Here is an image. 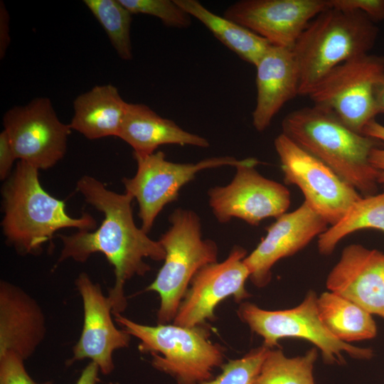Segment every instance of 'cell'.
Listing matches in <instances>:
<instances>
[{
	"label": "cell",
	"mask_w": 384,
	"mask_h": 384,
	"mask_svg": "<svg viewBox=\"0 0 384 384\" xmlns=\"http://www.w3.org/2000/svg\"><path fill=\"white\" fill-rule=\"evenodd\" d=\"M76 188L87 203L103 213L104 218L94 230L58 235L63 243L58 262L71 258L85 262L92 254H103L113 266L115 275L114 284L107 295L112 314H121L127 306L126 282L134 276H143L151 270L144 261L146 258L164 260L165 250L159 240L151 239L136 225L132 208L134 198L130 195L110 191L90 176L81 177Z\"/></svg>",
	"instance_id": "cell-1"
},
{
	"label": "cell",
	"mask_w": 384,
	"mask_h": 384,
	"mask_svg": "<svg viewBox=\"0 0 384 384\" xmlns=\"http://www.w3.org/2000/svg\"><path fill=\"white\" fill-rule=\"evenodd\" d=\"M284 134L319 159L363 196L376 194V171L370 163L371 151L381 144L356 132L331 111L304 107L282 122Z\"/></svg>",
	"instance_id": "cell-2"
},
{
	"label": "cell",
	"mask_w": 384,
	"mask_h": 384,
	"mask_svg": "<svg viewBox=\"0 0 384 384\" xmlns=\"http://www.w3.org/2000/svg\"><path fill=\"white\" fill-rule=\"evenodd\" d=\"M4 216L1 227L7 242L24 254H36L50 242L55 233L73 228L95 230L97 221L89 213L73 218L65 203L41 186L38 170L19 161L1 190Z\"/></svg>",
	"instance_id": "cell-3"
},
{
	"label": "cell",
	"mask_w": 384,
	"mask_h": 384,
	"mask_svg": "<svg viewBox=\"0 0 384 384\" xmlns=\"http://www.w3.org/2000/svg\"><path fill=\"white\" fill-rule=\"evenodd\" d=\"M378 28L366 15L328 8L301 34L292 51L299 74V95L308 96L336 66L369 53Z\"/></svg>",
	"instance_id": "cell-4"
},
{
	"label": "cell",
	"mask_w": 384,
	"mask_h": 384,
	"mask_svg": "<svg viewBox=\"0 0 384 384\" xmlns=\"http://www.w3.org/2000/svg\"><path fill=\"white\" fill-rule=\"evenodd\" d=\"M115 321L140 341L139 350L149 353L152 366L172 376L178 384H202L213 378V371L223 363L224 349L209 340L204 325L186 327L158 324L148 326L121 314Z\"/></svg>",
	"instance_id": "cell-5"
},
{
	"label": "cell",
	"mask_w": 384,
	"mask_h": 384,
	"mask_svg": "<svg viewBox=\"0 0 384 384\" xmlns=\"http://www.w3.org/2000/svg\"><path fill=\"white\" fill-rule=\"evenodd\" d=\"M171 226L159 242L165 250L164 264L147 291L158 293V324L174 321L196 273L217 262L218 246L202 238L201 219L188 209L178 208L169 217Z\"/></svg>",
	"instance_id": "cell-6"
},
{
	"label": "cell",
	"mask_w": 384,
	"mask_h": 384,
	"mask_svg": "<svg viewBox=\"0 0 384 384\" xmlns=\"http://www.w3.org/2000/svg\"><path fill=\"white\" fill-rule=\"evenodd\" d=\"M317 297L310 290L301 304L284 310L270 311L250 303H242L238 314L242 321L264 341L269 348L279 346L284 338H297L308 341L318 348L327 364L342 365L343 353L356 359H370V348L356 347L334 337L322 323L317 309Z\"/></svg>",
	"instance_id": "cell-7"
},
{
	"label": "cell",
	"mask_w": 384,
	"mask_h": 384,
	"mask_svg": "<svg viewBox=\"0 0 384 384\" xmlns=\"http://www.w3.org/2000/svg\"><path fill=\"white\" fill-rule=\"evenodd\" d=\"M383 73L384 57L368 53L334 68L308 96L314 105L331 111L348 127L362 134L379 114L375 87Z\"/></svg>",
	"instance_id": "cell-8"
},
{
	"label": "cell",
	"mask_w": 384,
	"mask_h": 384,
	"mask_svg": "<svg viewBox=\"0 0 384 384\" xmlns=\"http://www.w3.org/2000/svg\"><path fill=\"white\" fill-rule=\"evenodd\" d=\"M284 181L295 185L304 201L330 225L362 196L327 165L281 133L274 141Z\"/></svg>",
	"instance_id": "cell-9"
},
{
	"label": "cell",
	"mask_w": 384,
	"mask_h": 384,
	"mask_svg": "<svg viewBox=\"0 0 384 384\" xmlns=\"http://www.w3.org/2000/svg\"><path fill=\"white\" fill-rule=\"evenodd\" d=\"M137 169L132 178H124L125 193L136 199L141 228L148 233L156 218L169 203L177 200L181 188L193 181L199 171L223 166H236L241 160L233 156H216L196 163H176L166 160L163 151L150 154L133 152Z\"/></svg>",
	"instance_id": "cell-10"
},
{
	"label": "cell",
	"mask_w": 384,
	"mask_h": 384,
	"mask_svg": "<svg viewBox=\"0 0 384 384\" xmlns=\"http://www.w3.org/2000/svg\"><path fill=\"white\" fill-rule=\"evenodd\" d=\"M259 164L253 157L242 159L230 183L209 189L208 203L218 222L237 218L257 226L265 218L287 213L291 204L289 189L261 175L255 169Z\"/></svg>",
	"instance_id": "cell-11"
},
{
	"label": "cell",
	"mask_w": 384,
	"mask_h": 384,
	"mask_svg": "<svg viewBox=\"0 0 384 384\" xmlns=\"http://www.w3.org/2000/svg\"><path fill=\"white\" fill-rule=\"evenodd\" d=\"M3 126L16 159L38 170L48 169L64 157L72 131L48 97L11 107L4 114Z\"/></svg>",
	"instance_id": "cell-12"
},
{
	"label": "cell",
	"mask_w": 384,
	"mask_h": 384,
	"mask_svg": "<svg viewBox=\"0 0 384 384\" xmlns=\"http://www.w3.org/2000/svg\"><path fill=\"white\" fill-rule=\"evenodd\" d=\"M247 251L240 246L232 248L220 262L208 264L193 277L174 319V324L193 327L215 319V309L220 302L233 296L240 302L250 297L245 282L250 272L244 262Z\"/></svg>",
	"instance_id": "cell-13"
},
{
	"label": "cell",
	"mask_w": 384,
	"mask_h": 384,
	"mask_svg": "<svg viewBox=\"0 0 384 384\" xmlns=\"http://www.w3.org/2000/svg\"><path fill=\"white\" fill-rule=\"evenodd\" d=\"M328 8V0H242L228 6L223 16L271 45L292 49L309 23Z\"/></svg>",
	"instance_id": "cell-14"
},
{
	"label": "cell",
	"mask_w": 384,
	"mask_h": 384,
	"mask_svg": "<svg viewBox=\"0 0 384 384\" xmlns=\"http://www.w3.org/2000/svg\"><path fill=\"white\" fill-rule=\"evenodd\" d=\"M75 286L82 301L83 325L73 349V361L90 359L97 365L101 373L110 375L114 368V351L128 347L131 336L115 326L111 302L99 284L94 283L87 273L81 272Z\"/></svg>",
	"instance_id": "cell-15"
},
{
	"label": "cell",
	"mask_w": 384,
	"mask_h": 384,
	"mask_svg": "<svg viewBox=\"0 0 384 384\" xmlns=\"http://www.w3.org/2000/svg\"><path fill=\"white\" fill-rule=\"evenodd\" d=\"M329 223L305 201L296 210L276 218L256 248L244 259L252 282L258 287L271 280L272 268L325 232Z\"/></svg>",
	"instance_id": "cell-16"
},
{
	"label": "cell",
	"mask_w": 384,
	"mask_h": 384,
	"mask_svg": "<svg viewBox=\"0 0 384 384\" xmlns=\"http://www.w3.org/2000/svg\"><path fill=\"white\" fill-rule=\"evenodd\" d=\"M326 284L329 291L384 319V252L359 244L346 246Z\"/></svg>",
	"instance_id": "cell-17"
},
{
	"label": "cell",
	"mask_w": 384,
	"mask_h": 384,
	"mask_svg": "<svg viewBox=\"0 0 384 384\" xmlns=\"http://www.w3.org/2000/svg\"><path fill=\"white\" fill-rule=\"evenodd\" d=\"M255 67L257 97L252 125L263 132L282 107L299 95V74L292 49L273 45Z\"/></svg>",
	"instance_id": "cell-18"
},
{
	"label": "cell",
	"mask_w": 384,
	"mask_h": 384,
	"mask_svg": "<svg viewBox=\"0 0 384 384\" xmlns=\"http://www.w3.org/2000/svg\"><path fill=\"white\" fill-rule=\"evenodd\" d=\"M46 333V319L38 303L21 287L1 280L0 354L13 352L25 361Z\"/></svg>",
	"instance_id": "cell-19"
},
{
	"label": "cell",
	"mask_w": 384,
	"mask_h": 384,
	"mask_svg": "<svg viewBox=\"0 0 384 384\" xmlns=\"http://www.w3.org/2000/svg\"><path fill=\"white\" fill-rule=\"evenodd\" d=\"M117 137L129 144L133 152L141 154H152L165 144L210 146L206 138L183 129L143 104L127 103Z\"/></svg>",
	"instance_id": "cell-20"
},
{
	"label": "cell",
	"mask_w": 384,
	"mask_h": 384,
	"mask_svg": "<svg viewBox=\"0 0 384 384\" xmlns=\"http://www.w3.org/2000/svg\"><path fill=\"white\" fill-rule=\"evenodd\" d=\"M127 106L116 87L97 85L75 98L69 125L90 140L117 137Z\"/></svg>",
	"instance_id": "cell-21"
},
{
	"label": "cell",
	"mask_w": 384,
	"mask_h": 384,
	"mask_svg": "<svg viewBox=\"0 0 384 384\" xmlns=\"http://www.w3.org/2000/svg\"><path fill=\"white\" fill-rule=\"evenodd\" d=\"M316 302L322 323L338 340L349 343L371 339L377 335L372 314L353 301L329 291L317 297Z\"/></svg>",
	"instance_id": "cell-22"
},
{
	"label": "cell",
	"mask_w": 384,
	"mask_h": 384,
	"mask_svg": "<svg viewBox=\"0 0 384 384\" xmlns=\"http://www.w3.org/2000/svg\"><path fill=\"white\" fill-rule=\"evenodd\" d=\"M174 1L201 22L225 46L254 66L271 45L247 28L213 13L197 0Z\"/></svg>",
	"instance_id": "cell-23"
},
{
	"label": "cell",
	"mask_w": 384,
	"mask_h": 384,
	"mask_svg": "<svg viewBox=\"0 0 384 384\" xmlns=\"http://www.w3.org/2000/svg\"><path fill=\"white\" fill-rule=\"evenodd\" d=\"M368 228L384 233V191L362 196L354 202L338 222L318 237L319 252L323 255H329L345 237Z\"/></svg>",
	"instance_id": "cell-24"
},
{
	"label": "cell",
	"mask_w": 384,
	"mask_h": 384,
	"mask_svg": "<svg viewBox=\"0 0 384 384\" xmlns=\"http://www.w3.org/2000/svg\"><path fill=\"white\" fill-rule=\"evenodd\" d=\"M317 350L287 357L280 349H270L253 384H316L313 370Z\"/></svg>",
	"instance_id": "cell-25"
},
{
	"label": "cell",
	"mask_w": 384,
	"mask_h": 384,
	"mask_svg": "<svg viewBox=\"0 0 384 384\" xmlns=\"http://www.w3.org/2000/svg\"><path fill=\"white\" fill-rule=\"evenodd\" d=\"M83 3L105 30L119 58L132 60L130 28L133 14L119 0H84Z\"/></svg>",
	"instance_id": "cell-26"
},
{
	"label": "cell",
	"mask_w": 384,
	"mask_h": 384,
	"mask_svg": "<svg viewBox=\"0 0 384 384\" xmlns=\"http://www.w3.org/2000/svg\"><path fill=\"white\" fill-rule=\"evenodd\" d=\"M270 349L262 345L240 358L230 360L222 366L219 375L202 384H253Z\"/></svg>",
	"instance_id": "cell-27"
},
{
	"label": "cell",
	"mask_w": 384,
	"mask_h": 384,
	"mask_svg": "<svg viewBox=\"0 0 384 384\" xmlns=\"http://www.w3.org/2000/svg\"><path fill=\"white\" fill-rule=\"evenodd\" d=\"M132 14H145L159 18L167 27L186 28L191 16L174 0H119Z\"/></svg>",
	"instance_id": "cell-28"
},
{
	"label": "cell",
	"mask_w": 384,
	"mask_h": 384,
	"mask_svg": "<svg viewBox=\"0 0 384 384\" xmlns=\"http://www.w3.org/2000/svg\"><path fill=\"white\" fill-rule=\"evenodd\" d=\"M24 360L13 352L0 354V384H53L36 382L28 373Z\"/></svg>",
	"instance_id": "cell-29"
},
{
	"label": "cell",
	"mask_w": 384,
	"mask_h": 384,
	"mask_svg": "<svg viewBox=\"0 0 384 384\" xmlns=\"http://www.w3.org/2000/svg\"><path fill=\"white\" fill-rule=\"evenodd\" d=\"M329 7L343 11H358L373 23L384 21V0H328Z\"/></svg>",
	"instance_id": "cell-30"
},
{
	"label": "cell",
	"mask_w": 384,
	"mask_h": 384,
	"mask_svg": "<svg viewBox=\"0 0 384 384\" xmlns=\"http://www.w3.org/2000/svg\"><path fill=\"white\" fill-rule=\"evenodd\" d=\"M362 134L381 142V147L377 146L371 151L369 160L376 171L377 183L384 185V125L372 120L365 126Z\"/></svg>",
	"instance_id": "cell-31"
},
{
	"label": "cell",
	"mask_w": 384,
	"mask_h": 384,
	"mask_svg": "<svg viewBox=\"0 0 384 384\" xmlns=\"http://www.w3.org/2000/svg\"><path fill=\"white\" fill-rule=\"evenodd\" d=\"M17 159L7 134L0 133V179L5 181L12 173L14 161Z\"/></svg>",
	"instance_id": "cell-32"
},
{
	"label": "cell",
	"mask_w": 384,
	"mask_h": 384,
	"mask_svg": "<svg viewBox=\"0 0 384 384\" xmlns=\"http://www.w3.org/2000/svg\"><path fill=\"white\" fill-rule=\"evenodd\" d=\"M9 14L3 1L0 2V58L2 59L10 43Z\"/></svg>",
	"instance_id": "cell-33"
},
{
	"label": "cell",
	"mask_w": 384,
	"mask_h": 384,
	"mask_svg": "<svg viewBox=\"0 0 384 384\" xmlns=\"http://www.w3.org/2000/svg\"><path fill=\"white\" fill-rule=\"evenodd\" d=\"M99 372L97 365L90 362L82 370L75 384H97Z\"/></svg>",
	"instance_id": "cell-34"
},
{
	"label": "cell",
	"mask_w": 384,
	"mask_h": 384,
	"mask_svg": "<svg viewBox=\"0 0 384 384\" xmlns=\"http://www.w3.org/2000/svg\"><path fill=\"white\" fill-rule=\"evenodd\" d=\"M375 97L378 113H384V73L375 85Z\"/></svg>",
	"instance_id": "cell-35"
}]
</instances>
